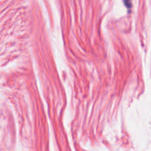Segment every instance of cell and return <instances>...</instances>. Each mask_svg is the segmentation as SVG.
<instances>
[{"mask_svg": "<svg viewBox=\"0 0 151 151\" xmlns=\"http://www.w3.org/2000/svg\"><path fill=\"white\" fill-rule=\"evenodd\" d=\"M124 1V4L125 5L128 7V9H130L131 7V0H123Z\"/></svg>", "mask_w": 151, "mask_h": 151, "instance_id": "cell-1", "label": "cell"}]
</instances>
